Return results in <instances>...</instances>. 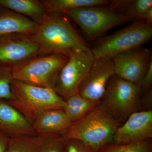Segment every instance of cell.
<instances>
[{
    "label": "cell",
    "instance_id": "cell-1",
    "mask_svg": "<svg viewBox=\"0 0 152 152\" xmlns=\"http://www.w3.org/2000/svg\"><path fill=\"white\" fill-rule=\"evenodd\" d=\"M33 38L39 45L40 56L90 50L66 15H48L38 24Z\"/></svg>",
    "mask_w": 152,
    "mask_h": 152
},
{
    "label": "cell",
    "instance_id": "cell-2",
    "mask_svg": "<svg viewBox=\"0 0 152 152\" xmlns=\"http://www.w3.org/2000/svg\"><path fill=\"white\" fill-rule=\"evenodd\" d=\"M120 120L101 102L84 117L72 123L61 135L66 141L82 142L96 152L112 143Z\"/></svg>",
    "mask_w": 152,
    "mask_h": 152
},
{
    "label": "cell",
    "instance_id": "cell-3",
    "mask_svg": "<svg viewBox=\"0 0 152 152\" xmlns=\"http://www.w3.org/2000/svg\"><path fill=\"white\" fill-rule=\"evenodd\" d=\"M11 88L12 98L7 102L31 124L44 111L64 108L65 101L50 88L36 86L13 80Z\"/></svg>",
    "mask_w": 152,
    "mask_h": 152
},
{
    "label": "cell",
    "instance_id": "cell-4",
    "mask_svg": "<svg viewBox=\"0 0 152 152\" xmlns=\"http://www.w3.org/2000/svg\"><path fill=\"white\" fill-rule=\"evenodd\" d=\"M152 37V24L137 21L102 38L91 50L95 59L112 58L120 53L141 47Z\"/></svg>",
    "mask_w": 152,
    "mask_h": 152
},
{
    "label": "cell",
    "instance_id": "cell-5",
    "mask_svg": "<svg viewBox=\"0 0 152 152\" xmlns=\"http://www.w3.org/2000/svg\"><path fill=\"white\" fill-rule=\"evenodd\" d=\"M90 39H94L112 28L133 20L110 7L95 6L74 9L67 14Z\"/></svg>",
    "mask_w": 152,
    "mask_h": 152
},
{
    "label": "cell",
    "instance_id": "cell-6",
    "mask_svg": "<svg viewBox=\"0 0 152 152\" xmlns=\"http://www.w3.org/2000/svg\"><path fill=\"white\" fill-rule=\"evenodd\" d=\"M69 57L61 54L40 56L13 72L14 80L54 89L61 70Z\"/></svg>",
    "mask_w": 152,
    "mask_h": 152
},
{
    "label": "cell",
    "instance_id": "cell-7",
    "mask_svg": "<svg viewBox=\"0 0 152 152\" xmlns=\"http://www.w3.org/2000/svg\"><path fill=\"white\" fill-rule=\"evenodd\" d=\"M68 57L54 88L64 100L78 94L79 86L88 74L94 60L91 49L74 52Z\"/></svg>",
    "mask_w": 152,
    "mask_h": 152
},
{
    "label": "cell",
    "instance_id": "cell-8",
    "mask_svg": "<svg viewBox=\"0 0 152 152\" xmlns=\"http://www.w3.org/2000/svg\"><path fill=\"white\" fill-rule=\"evenodd\" d=\"M40 56V47L32 35L14 34L0 37V64L13 71Z\"/></svg>",
    "mask_w": 152,
    "mask_h": 152
},
{
    "label": "cell",
    "instance_id": "cell-9",
    "mask_svg": "<svg viewBox=\"0 0 152 152\" xmlns=\"http://www.w3.org/2000/svg\"><path fill=\"white\" fill-rule=\"evenodd\" d=\"M141 91L139 85L114 75L107 86L103 102L114 115L121 119L135 112Z\"/></svg>",
    "mask_w": 152,
    "mask_h": 152
},
{
    "label": "cell",
    "instance_id": "cell-10",
    "mask_svg": "<svg viewBox=\"0 0 152 152\" xmlns=\"http://www.w3.org/2000/svg\"><path fill=\"white\" fill-rule=\"evenodd\" d=\"M152 58V50L142 47L120 53L112 58L115 75L140 86Z\"/></svg>",
    "mask_w": 152,
    "mask_h": 152
},
{
    "label": "cell",
    "instance_id": "cell-11",
    "mask_svg": "<svg viewBox=\"0 0 152 152\" xmlns=\"http://www.w3.org/2000/svg\"><path fill=\"white\" fill-rule=\"evenodd\" d=\"M114 75L112 58H94L90 72L79 86L78 94L90 100L101 101Z\"/></svg>",
    "mask_w": 152,
    "mask_h": 152
},
{
    "label": "cell",
    "instance_id": "cell-12",
    "mask_svg": "<svg viewBox=\"0 0 152 152\" xmlns=\"http://www.w3.org/2000/svg\"><path fill=\"white\" fill-rule=\"evenodd\" d=\"M152 137V111L135 112L117 129L113 139L118 144L131 143Z\"/></svg>",
    "mask_w": 152,
    "mask_h": 152
},
{
    "label": "cell",
    "instance_id": "cell-13",
    "mask_svg": "<svg viewBox=\"0 0 152 152\" xmlns=\"http://www.w3.org/2000/svg\"><path fill=\"white\" fill-rule=\"evenodd\" d=\"M0 131L10 138L34 135L32 125L8 102L0 100Z\"/></svg>",
    "mask_w": 152,
    "mask_h": 152
},
{
    "label": "cell",
    "instance_id": "cell-14",
    "mask_svg": "<svg viewBox=\"0 0 152 152\" xmlns=\"http://www.w3.org/2000/svg\"><path fill=\"white\" fill-rule=\"evenodd\" d=\"M72 122L63 110H49L42 112L32 125L36 134L39 135H61Z\"/></svg>",
    "mask_w": 152,
    "mask_h": 152
},
{
    "label": "cell",
    "instance_id": "cell-15",
    "mask_svg": "<svg viewBox=\"0 0 152 152\" xmlns=\"http://www.w3.org/2000/svg\"><path fill=\"white\" fill-rule=\"evenodd\" d=\"M38 26L29 18L0 6V37L14 34L34 35Z\"/></svg>",
    "mask_w": 152,
    "mask_h": 152
},
{
    "label": "cell",
    "instance_id": "cell-16",
    "mask_svg": "<svg viewBox=\"0 0 152 152\" xmlns=\"http://www.w3.org/2000/svg\"><path fill=\"white\" fill-rule=\"evenodd\" d=\"M0 6L40 23L48 17L42 1L39 0H0Z\"/></svg>",
    "mask_w": 152,
    "mask_h": 152
},
{
    "label": "cell",
    "instance_id": "cell-17",
    "mask_svg": "<svg viewBox=\"0 0 152 152\" xmlns=\"http://www.w3.org/2000/svg\"><path fill=\"white\" fill-rule=\"evenodd\" d=\"M48 15H66L74 9L85 7L109 5L108 0H42Z\"/></svg>",
    "mask_w": 152,
    "mask_h": 152
},
{
    "label": "cell",
    "instance_id": "cell-18",
    "mask_svg": "<svg viewBox=\"0 0 152 152\" xmlns=\"http://www.w3.org/2000/svg\"><path fill=\"white\" fill-rule=\"evenodd\" d=\"M65 101V106L64 110L72 123L84 117L101 102L90 100L78 94L70 97Z\"/></svg>",
    "mask_w": 152,
    "mask_h": 152
},
{
    "label": "cell",
    "instance_id": "cell-19",
    "mask_svg": "<svg viewBox=\"0 0 152 152\" xmlns=\"http://www.w3.org/2000/svg\"><path fill=\"white\" fill-rule=\"evenodd\" d=\"M45 135L10 138L6 152H38Z\"/></svg>",
    "mask_w": 152,
    "mask_h": 152
},
{
    "label": "cell",
    "instance_id": "cell-20",
    "mask_svg": "<svg viewBox=\"0 0 152 152\" xmlns=\"http://www.w3.org/2000/svg\"><path fill=\"white\" fill-rule=\"evenodd\" d=\"M150 139L131 143L118 144L111 143L96 152H152V142Z\"/></svg>",
    "mask_w": 152,
    "mask_h": 152
},
{
    "label": "cell",
    "instance_id": "cell-21",
    "mask_svg": "<svg viewBox=\"0 0 152 152\" xmlns=\"http://www.w3.org/2000/svg\"><path fill=\"white\" fill-rule=\"evenodd\" d=\"M13 71L0 64V100H11L12 98L11 85L14 80Z\"/></svg>",
    "mask_w": 152,
    "mask_h": 152
},
{
    "label": "cell",
    "instance_id": "cell-22",
    "mask_svg": "<svg viewBox=\"0 0 152 152\" xmlns=\"http://www.w3.org/2000/svg\"><path fill=\"white\" fill-rule=\"evenodd\" d=\"M66 143L61 135H46L38 152H66Z\"/></svg>",
    "mask_w": 152,
    "mask_h": 152
},
{
    "label": "cell",
    "instance_id": "cell-23",
    "mask_svg": "<svg viewBox=\"0 0 152 152\" xmlns=\"http://www.w3.org/2000/svg\"><path fill=\"white\" fill-rule=\"evenodd\" d=\"M152 7V0L129 1L126 7V15L132 19L138 18L142 20L147 11Z\"/></svg>",
    "mask_w": 152,
    "mask_h": 152
},
{
    "label": "cell",
    "instance_id": "cell-24",
    "mask_svg": "<svg viewBox=\"0 0 152 152\" xmlns=\"http://www.w3.org/2000/svg\"><path fill=\"white\" fill-rule=\"evenodd\" d=\"M66 152H96L88 145L77 140L66 141Z\"/></svg>",
    "mask_w": 152,
    "mask_h": 152
},
{
    "label": "cell",
    "instance_id": "cell-25",
    "mask_svg": "<svg viewBox=\"0 0 152 152\" xmlns=\"http://www.w3.org/2000/svg\"><path fill=\"white\" fill-rule=\"evenodd\" d=\"M152 83V58L150 61L146 72L142 80L140 87L141 91H146L151 87Z\"/></svg>",
    "mask_w": 152,
    "mask_h": 152
},
{
    "label": "cell",
    "instance_id": "cell-26",
    "mask_svg": "<svg viewBox=\"0 0 152 152\" xmlns=\"http://www.w3.org/2000/svg\"><path fill=\"white\" fill-rule=\"evenodd\" d=\"M10 138L0 131V152H6Z\"/></svg>",
    "mask_w": 152,
    "mask_h": 152
},
{
    "label": "cell",
    "instance_id": "cell-27",
    "mask_svg": "<svg viewBox=\"0 0 152 152\" xmlns=\"http://www.w3.org/2000/svg\"><path fill=\"white\" fill-rule=\"evenodd\" d=\"M143 21L152 24V7L147 11L143 19Z\"/></svg>",
    "mask_w": 152,
    "mask_h": 152
}]
</instances>
